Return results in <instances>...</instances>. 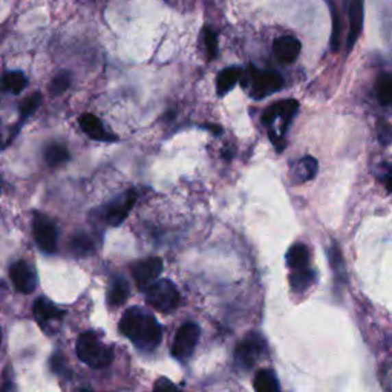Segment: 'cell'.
Masks as SVG:
<instances>
[{
    "label": "cell",
    "instance_id": "obj_1",
    "mask_svg": "<svg viewBox=\"0 0 392 392\" xmlns=\"http://www.w3.org/2000/svg\"><path fill=\"white\" fill-rule=\"evenodd\" d=\"M120 331L143 351H152L161 343L162 330L154 316L140 308H129L120 320Z\"/></svg>",
    "mask_w": 392,
    "mask_h": 392
},
{
    "label": "cell",
    "instance_id": "obj_2",
    "mask_svg": "<svg viewBox=\"0 0 392 392\" xmlns=\"http://www.w3.org/2000/svg\"><path fill=\"white\" fill-rule=\"evenodd\" d=\"M77 356L80 360L94 369L108 368L114 362V350L103 345L94 331H86L77 339Z\"/></svg>",
    "mask_w": 392,
    "mask_h": 392
},
{
    "label": "cell",
    "instance_id": "obj_3",
    "mask_svg": "<svg viewBox=\"0 0 392 392\" xmlns=\"http://www.w3.org/2000/svg\"><path fill=\"white\" fill-rule=\"evenodd\" d=\"M297 109H299V103L296 100H282V101L273 103L271 106L267 108L265 112L262 114V123L269 129H271L274 124L279 121L278 129L274 130L273 134H269L273 145L276 146L279 152L285 147L284 135L286 132V129H289L290 123L293 121L294 115H296Z\"/></svg>",
    "mask_w": 392,
    "mask_h": 392
},
{
    "label": "cell",
    "instance_id": "obj_4",
    "mask_svg": "<svg viewBox=\"0 0 392 392\" xmlns=\"http://www.w3.org/2000/svg\"><path fill=\"white\" fill-rule=\"evenodd\" d=\"M245 80L244 86H250V94L256 100H262L284 86V78L276 71H258L254 66L248 68Z\"/></svg>",
    "mask_w": 392,
    "mask_h": 392
},
{
    "label": "cell",
    "instance_id": "obj_5",
    "mask_svg": "<svg viewBox=\"0 0 392 392\" xmlns=\"http://www.w3.org/2000/svg\"><path fill=\"white\" fill-rule=\"evenodd\" d=\"M146 302L161 313H171L180 306L181 296L173 282L162 279L146 290Z\"/></svg>",
    "mask_w": 392,
    "mask_h": 392
},
{
    "label": "cell",
    "instance_id": "obj_6",
    "mask_svg": "<svg viewBox=\"0 0 392 392\" xmlns=\"http://www.w3.org/2000/svg\"><path fill=\"white\" fill-rule=\"evenodd\" d=\"M199 336L201 328L193 322H187L180 326L173 339L172 356L178 360H186L187 357H191L199 341Z\"/></svg>",
    "mask_w": 392,
    "mask_h": 392
},
{
    "label": "cell",
    "instance_id": "obj_7",
    "mask_svg": "<svg viewBox=\"0 0 392 392\" xmlns=\"http://www.w3.org/2000/svg\"><path fill=\"white\" fill-rule=\"evenodd\" d=\"M265 351V341L258 332H250L239 342L234 351V358L241 368L250 369Z\"/></svg>",
    "mask_w": 392,
    "mask_h": 392
},
{
    "label": "cell",
    "instance_id": "obj_8",
    "mask_svg": "<svg viewBox=\"0 0 392 392\" xmlns=\"http://www.w3.org/2000/svg\"><path fill=\"white\" fill-rule=\"evenodd\" d=\"M32 233L40 250L45 253H54L57 248V228L48 217L42 213H36L32 219Z\"/></svg>",
    "mask_w": 392,
    "mask_h": 392
},
{
    "label": "cell",
    "instance_id": "obj_9",
    "mask_svg": "<svg viewBox=\"0 0 392 392\" xmlns=\"http://www.w3.org/2000/svg\"><path fill=\"white\" fill-rule=\"evenodd\" d=\"M130 271H132V278L136 282L138 290L146 291L156 282V279L161 274L162 260L155 256L138 260V262H135L130 267Z\"/></svg>",
    "mask_w": 392,
    "mask_h": 392
},
{
    "label": "cell",
    "instance_id": "obj_10",
    "mask_svg": "<svg viewBox=\"0 0 392 392\" xmlns=\"http://www.w3.org/2000/svg\"><path fill=\"white\" fill-rule=\"evenodd\" d=\"M136 199H138V195L134 191H129L121 195L120 198H117L103 208L104 221H106L109 225L119 227L120 224H123V221L127 218V215L134 208Z\"/></svg>",
    "mask_w": 392,
    "mask_h": 392
},
{
    "label": "cell",
    "instance_id": "obj_11",
    "mask_svg": "<svg viewBox=\"0 0 392 392\" xmlns=\"http://www.w3.org/2000/svg\"><path fill=\"white\" fill-rule=\"evenodd\" d=\"M10 278L17 291H21L23 294L34 293L37 286L36 273L28 264L25 262V260H17V262L10 267Z\"/></svg>",
    "mask_w": 392,
    "mask_h": 392
},
{
    "label": "cell",
    "instance_id": "obj_12",
    "mask_svg": "<svg viewBox=\"0 0 392 392\" xmlns=\"http://www.w3.org/2000/svg\"><path fill=\"white\" fill-rule=\"evenodd\" d=\"M34 316L37 323L42 326L43 330H51L52 325H56V322H60L64 316V311L58 308L57 305H54L48 299H37L34 304Z\"/></svg>",
    "mask_w": 392,
    "mask_h": 392
},
{
    "label": "cell",
    "instance_id": "obj_13",
    "mask_svg": "<svg viewBox=\"0 0 392 392\" xmlns=\"http://www.w3.org/2000/svg\"><path fill=\"white\" fill-rule=\"evenodd\" d=\"M365 21V2L363 0H351L350 2V31L346 38V49L348 52L354 48L356 42L362 34Z\"/></svg>",
    "mask_w": 392,
    "mask_h": 392
},
{
    "label": "cell",
    "instance_id": "obj_14",
    "mask_svg": "<svg viewBox=\"0 0 392 392\" xmlns=\"http://www.w3.org/2000/svg\"><path fill=\"white\" fill-rule=\"evenodd\" d=\"M302 45L293 36H284L279 37L273 43V52L280 63L290 64L293 63L300 54Z\"/></svg>",
    "mask_w": 392,
    "mask_h": 392
},
{
    "label": "cell",
    "instance_id": "obj_15",
    "mask_svg": "<svg viewBox=\"0 0 392 392\" xmlns=\"http://www.w3.org/2000/svg\"><path fill=\"white\" fill-rule=\"evenodd\" d=\"M80 126L83 129V132L86 134L89 138L97 140V141H117V136L112 134H109L108 130L104 129L100 119L93 115V114L82 115L80 117Z\"/></svg>",
    "mask_w": 392,
    "mask_h": 392
},
{
    "label": "cell",
    "instance_id": "obj_16",
    "mask_svg": "<svg viewBox=\"0 0 392 392\" xmlns=\"http://www.w3.org/2000/svg\"><path fill=\"white\" fill-rule=\"evenodd\" d=\"M243 77V71H241L238 66H230L225 68L224 71H221L217 78V90L219 97H224L227 93L236 86L238 82Z\"/></svg>",
    "mask_w": 392,
    "mask_h": 392
},
{
    "label": "cell",
    "instance_id": "obj_17",
    "mask_svg": "<svg viewBox=\"0 0 392 392\" xmlns=\"http://www.w3.org/2000/svg\"><path fill=\"white\" fill-rule=\"evenodd\" d=\"M129 284L124 278H114L108 290V304L110 306H120L129 297Z\"/></svg>",
    "mask_w": 392,
    "mask_h": 392
},
{
    "label": "cell",
    "instance_id": "obj_18",
    "mask_svg": "<svg viewBox=\"0 0 392 392\" xmlns=\"http://www.w3.org/2000/svg\"><path fill=\"white\" fill-rule=\"evenodd\" d=\"M310 252L304 244H294L286 253V264L291 270L308 269Z\"/></svg>",
    "mask_w": 392,
    "mask_h": 392
},
{
    "label": "cell",
    "instance_id": "obj_19",
    "mask_svg": "<svg viewBox=\"0 0 392 392\" xmlns=\"http://www.w3.org/2000/svg\"><path fill=\"white\" fill-rule=\"evenodd\" d=\"M28 86V80L23 73H6L5 75L0 77V90L3 93H11V94H21L22 90Z\"/></svg>",
    "mask_w": 392,
    "mask_h": 392
},
{
    "label": "cell",
    "instance_id": "obj_20",
    "mask_svg": "<svg viewBox=\"0 0 392 392\" xmlns=\"http://www.w3.org/2000/svg\"><path fill=\"white\" fill-rule=\"evenodd\" d=\"M319 164L316 158L313 156H305V158L299 160L297 164L294 166V176H296V182L313 180L317 175Z\"/></svg>",
    "mask_w": 392,
    "mask_h": 392
},
{
    "label": "cell",
    "instance_id": "obj_21",
    "mask_svg": "<svg viewBox=\"0 0 392 392\" xmlns=\"http://www.w3.org/2000/svg\"><path fill=\"white\" fill-rule=\"evenodd\" d=\"M254 391L256 392H280L279 382L270 369L259 371L254 377Z\"/></svg>",
    "mask_w": 392,
    "mask_h": 392
},
{
    "label": "cell",
    "instance_id": "obj_22",
    "mask_svg": "<svg viewBox=\"0 0 392 392\" xmlns=\"http://www.w3.org/2000/svg\"><path fill=\"white\" fill-rule=\"evenodd\" d=\"M43 154L45 161H47V164L51 167L62 166L69 160V150L63 145H58V143H52V145L47 146Z\"/></svg>",
    "mask_w": 392,
    "mask_h": 392
},
{
    "label": "cell",
    "instance_id": "obj_23",
    "mask_svg": "<svg viewBox=\"0 0 392 392\" xmlns=\"http://www.w3.org/2000/svg\"><path fill=\"white\" fill-rule=\"evenodd\" d=\"M376 97L382 106L392 103V74H382L376 82Z\"/></svg>",
    "mask_w": 392,
    "mask_h": 392
},
{
    "label": "cell",
    "instance_id": "obj_24",
    "mask_svg": "<svg viewBox=\"0 0 392 392\" xmlns=\"http://www.w3.org/2000/svg\"><path fill=\"white\" fill-rule=\"evenodd\" d=\"M69 248L75 256H89L90 253H94V241L90 239L88 234L78 233L75 236H73L69 243Z\"/></svg>",
    "mask_w": 392,
    "mask_h": 392
},
{
    "label": "cell",
    "instance_id": "obj_25",
    "mask_svg": "<svg viewBox=\"0 0 392 392\" xmlns=\"http://www.w3.org/2000/svg\"><path fill=\"white\" fill-rule=\"evenodd\" d=\"M315 273L308 269H302V270H293L291 276H290V282L293 290L296 291H304L308 289V286L315 282Z\"/></svg>",
    "mask_w": 392,
    "mask_h": 392
},
{
    "label": "cell",
    "instance_id": "obj_26",
    "mask_svg": "<svg viewBox=\"0 0 392 392\" xmlns=\"http://www.w3.org/2000/svg\"><path fill=\"white\" fill-rule=\"evenodd\" d=\"M202 37H204L208 60H213V58H217V56H218V36H217V32H215L210 26H206L204 32H202Z\"/></svg>",
    "mask_w": 392,
    "mask_h": 392
},
{
    "label": "cell",
    "instance_id": "obj_27",
    "mask_svg": "<svg viewBox=\"0 0 392 392\" xmlns=\"http://www.w3.org/2000/svg\"><path fill=\"white\" fill-rule=\"evenodd\" d=\"M42 104V94H32L28 98H25L21 104V115L22 120L29 119V117L36 112L38 106Z\"/></svg>",
    "mask_w": 392,
    "mask_h": 392
},
{
    "label": "cell",
    "instance_id": "obj_28",
    "mask_svg": "<svg viewBox=\"0 0 392 392\" xmlns=\"http://www.w3.org/2000/svg\"><path fill=\"white\" fill-rule=\"evenodd\" d=\"M330 3V10L332 12V36H331V49L337 52L339 48H341V29H342V23L341 19H339L337 11L334 8V5L331 2Z\"/></svg>",
    "mask_w": 392,
    "mask_h": 392
},
{
    "label": "cell",
    "instance_id": "obj_29",
    "mask_svg": "<svg viewBox=\"0 0 392 392\" xmlns=\"http://www.w3.org/2000/svg\"><path fill=\"white\" fill-rule=\"evenodd\" d=\"M71 86V75L68 73H62L54 77V80L49 84V90L52 94L60 95Z\"/></svg>",
    "mask_w": 392,
    "mask_h": 392
},
{
    "label": "cell",
    "instance_id": "obj_30",
    "mask_svg": "<svg viewBox=\"0 0 392 392\" xmlns=\"http://www.w3.org/2000/svg\"><path fill=\"white\" fill-rule=\"evenodd\" d=\"M51 368L52 371H54V374L57 376H60V377H69L71 376V371H69V367H68V362L64 360L63 356L62 354H54L51 358Z\"/></svg>",
    "mask_w": 392,
    "mask_h": 392
},
{
    "label": "cell",
    "instance_id": "obj_31",
    "mask_svg": "<svg viewBox=\"0 0 392 392\" xmlns=\"http://www.w3.org/2000/svg\"><path fill=\"white\" fill-rule=\"evenodd\" d=\"M378 140H380L382 146L387 147L389 143H392V126L387 121H378Z\"/></svg>",
    "mask_w": 392,
    "mask_h": 392
},
{
    "label": "cell",
    "instance_id": "obj_32",
    "mask_svg": "<svg viewBox=\"0 0 392 392\" xmlns=\"http://www.w3.org/2000/svg\"><path fill=\"white\" fill-rule=\"evenodd\" d=\"M175 391H176L175 384L169 380V378H164V377L158 378L154 387V392H175Z\"/></svg>",
    "mask_w": 392,
    "mask_h": 392
},
{
    "label": "cell",
    "instance_id": "obj_33",
    "mask_svg": "<svg viewBox=\"0 0 392 392\" xmlns=\"http://www.w3.org/2000/svg\"><path fill=\"white\" fill-rule=\"evenodd\" d=\"M378 181H380L382 184L384 186V188H387L388 193H392V167L388 166L387 171H384L380 175V178H378Z\"/></svg>",
    "mask_w": 392,
    "mask_h": 392
},
{
    "label": "cell",
    "instance_id": "obj_34",
    "mask_svg": "<svg viewBox=\"0 0 392 392\" xmlns=\"http://www.w3.org/2000/svg\"><path fill=\"white\" fill-rule=\"evenodd\" d=\"M0 392H16V387H14V383L12 382H5L3 383V387L2 389H0Z\"/></svg>",
    "mask_w": 392,
    "mask_h": 392
},
{
    "label": "cell",
    "instance_id": "obj_35",
    "mask_svg": "<svg viewBox=\"0 0 392 392\" xmlns=\"http://www.w3.org/2000/svg\"><path fill=\"white\" fill-rule=\"evenodd\" d=\"M77 392H93V391H89V389H80V391H77Z\"/></svg>",
    "mask_w": 392,
    "mask_h": 392
},
{
    "label": "cell",
    "instance_id": "obj_36",
    "mask_svg": "<svg viewBox=\"0 0 392 392\" xmlns=\"http://www.w3.org/2000/svg\"><path fill=\"white\" fill-rule=\"evenodd\" d=\"M0 345H2V330H0Z\"/></svg>",
    "mask_w": 392,
    "mask_h": 392
}]
</instances>
